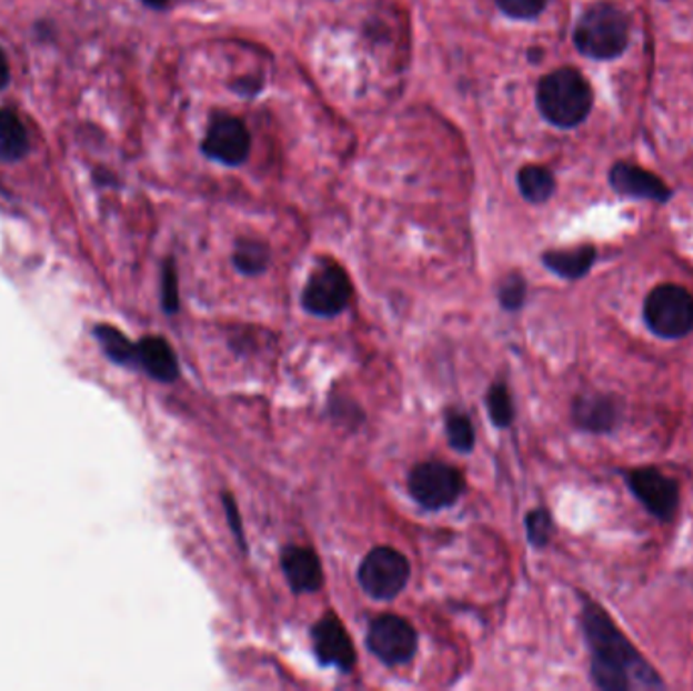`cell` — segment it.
Here are the masks:
<instances>
[{"mask_svg": "<svg viewBox=\"0 0 693 691\" xmlns=\"http://www.w3.org/2000/svg\"><path fill=\"white\" fill-rule=\"evenodd\" d=\"M584 634L592 651V680L606 691L661 690L655 669L639 655L635 647L626 641L611 617L599 604L586 602L582 612Z\"/></svg>", "mask_w": 693, "mask_h": 691, "instance_id": "1", "label": "cell"}, {"mask_svg": "<svg viewBox=\"0 0 693 691\" xmlns=\"http://www.w3.org/2000/svg\"><path fill=\"white\" fill-rule=\"evenodd\" d=\"M538 108L554 127H578L592 108L589 81L570 68L552 71L538 86Z\"/></svg>", "mask_w": 693, "mask_h": 691, "instance_id": "2", "label": "cell"}, {"mask_svg": "<svg viewBox=\"0 0 693 691\" xmlns=\"http://www.w3.org/2000/svg\"><path fill=\"white\" fill-rule=\"evenodd\" d=\"M574 43L586 58H619L629 46V21L624 12L606 2L590 7L574 29Z\"/></svg>", "mask_w": 693, "mask_h": 691, "instance_id": "3", "label": "cell"}, {"mask_svg": "<svg viewBox=\"0 0 693 691\" xmlns=\"http://www.w3.org/2000/svg\"><path fill=\"white\" fill-rule=\"evenodd\" d=\"M643 317L661 339H683L693 331V297L677 284H661L649 292Z\"/></svg>", "mask_w": 693, "mask_h": 691, "instance_id": "4", "label": "cell"}, {"mask_svg": "<svg viewBox=\"0 0 693 691\" xmlns=\"http://www.w3.org/2000/svg\"><path fill=\"white\" fill-rule=\"evenodd\" d=\"M410 493L416 499L422 508L430 511L451 508L452 503L459 501V497L464 491L462 474L444 462L430 461L420 462L408 479Z\"/></svg>", "mask_w": 693, "mask_h": 691, "instance_id": "5", "label": "cell"}, {"mask_svg": "<svg viewBox=\"0 0 693 691\" xmlns=\"http://www.w3.org/2000/svg\"><path fill=\"white\" fill-rule=\"evenodd\" d=\"M410 578V564L393 548H375L359 565V584L371 599L392 600L404 590Z\"/></svg>", "mask_w": 693, "mask_h": 691, "instance_id": "6", "label": "cell"}, {"mask_svg": "<svg viewBox=\"0 0 693 691\" xmlns=\"http://www.w3.org/2000/svg\"><path fill=\"white\" fill-rule=\"evenodd\" d=\"M353 297L351 280L341 266L324 264L312 272L302 290V307L317 317H337Z\"/></svg>", "mask_w": 693, "mask_h": 691, "instance_id": "7", "label": "cell"}, {"mask_svg": "<svg viewBox=\"0 0 693 691\" xmlns=\"http://www.w3.org/2000/svg\"><path fill=\"white\" fill-rule=\"evenodd\" d=\"M368 647L385 665H404L416 653V631L402 617L382 614L371 621Z\"/></svg>", "mask_w": 693, "mask_h": 691, "instance_id": "8", "label": "cell"}, {"mask_svg": "<svg viewBox=\"0 0 693 691\" xmlns=\"http://www.w3.org/2000/svg\"><path fill=\"white\" fill-rule=\"evenodd\" d=\"M626 484L651 515L671 521L680 508V487L657 469H635L626 473Z\"/></svg>", "mask_w": 693, "mask_h": 691, "instance_id": "9", "label": "cell"}, {"mask_svg": "<svg viewBox=\"0 0 693 691\" xmlns=\"http://www.w3.org/2000/svg\"><path fill=\"white\" fill-rule=\"evenodd\" d=\"M250 144H252V139H250L248 128L243 127V122H240L238 118L220 116L211 122L201 149L213 161H220L223 164H240L248 159Z\"/></svg>", "mask_w": 693, "mask_h": 691, "instance_id": "10", "label": "cell"}, {"mask_svg": "<svg viewBox=\"0 0 693 691\" xmlns=\"http://www.w3.org/2000/svg\"><path fill=\"white\" fill-rule=\"evenodd\" d=\"M312 643L323 665H331L339 671H351L355 665V647L335 614H327L312 627Z\"/></svg>", "mask_w": 693, "mask_h": 691, "instance_id": "11", "label": "cell"}, {"mask_svg": "<svg viewBox=\"0 0 693 691\" xmlns=\"http://www.w3.org/2000/svg\"><path fill=\"white\" fill-rule=\"evenodd\" d=\"M574 424L584 432L606 434L613 432L621 420V403L613 395L586 393L576 398L572 405Z\"/></svg>", "mask_w": 693, "mask_h": 691, "instance_id": "12", "label": "cell"}, {"mask_svg": "<svg viewBox=\"0 0 693 691\" xmlns=\"http://www.w3.org/2000/svg\"><path fill=\"white\" fill-rule=\"evenodd\" d=\"M611 184L621 196L635 197V199H651V201L663 203L671 197L667 184L663 183L659 177L626 162L614 164L611 171Z\"/></svg>", "mask_w": 693, "mask_h": 691, "instance_id": "13", "label": "cell"}, {"mask_svg": "<svg viewBox=\"0 0 693 691\" xmlns=\"http://www.w3.org/2000/svg\"><path fill=\"white\" fill-rule=\"evenodd\" d=\"M282 570L297 594L317 592L323 587V565L317 553L301 545H289L282 552Z\"/></svg>", "mask_w": 693, "mask_h": 691, "instance_id": "14", "label": "cell"}, {"mask_svg": "<svg viewBox=\"0 0 693 691\" xmlns=\"http://www.w3.org/2000/svg\"><path fill=\"white\" fill-rule=\"evenodd\" d=\"M137 365L162 383H171L179 378V363L173 349L161 337H144L140 341L137 345Z\"/></svg>", "mask_w": 693, "mask_h": 691, "instance_id": "15", "label": "cell"}, {"mask_svg": "<svg viewBox=\"0 0 693 691\" xmlns=\"http://www.w3.org/2000/svg\"><path fill=\"white\" fill-rule=\"evenodd\" d=\"M29 149L31 140L21 116L11 108H0V161H23Z\"/></svg>", "mask_w": 693, "mask_h": 691, "instance_id": "16", "label": "cell"}, {"mask_svg": "<svg viewBox=\"0 0 693 691\" xmlns=\"http://www.w3.org/2000/svg\"><path fill=\"white\" fill-rule=\"evenodd\" d=\"M596 260V250L592 246H580L574 250H555L543 254V264L558 277L578 280L586 277Z\"/></svg>", "mask_w": 693, "mask_h": 691, "instance_id": "17", "label": "cell"}, {"mask_svg": "<svg viewBox=\"0 0 693 691\" xmlns=\"http://www.w3.org/2000/svg\"><path fill=\"white\" fill-rule=\"evenodd\" d=\"M518 184H520L521 196L532 203H543L554 196V174L538 164L523 167L518 174Z\"/></svg>", "mask_w": 693, "mask_h": 691, "instance_id": "18", "label": "cell"}, {"mask_svg": "<svg viewBox=\"0 0 693 691\" xmlns=\"http://www.w3.org/2000/svg\"><path fill=\"white\" fill-rule=\"evenodd\" d=\"M93 333L98 337L106 355L112 361L122 363V365H137V345L130 343L118 329L108 327V324H100V327H96Z\"/></svg>", "mask_w": 693, "mask_h": 691, "instance_id": "19", "label": "cell"}, {"mask_svg": "<svg viewBox=\"0 0 693 691\" xmlns=\"http://www.w3.org/2000/svg\"><path fill=\"white\" fill-rule=\"evenodd\" d=\"M270 262V250L267 243L258 242V240H240L235 243V252H233V264L248 277L262 274Z\"/></svg>", "mask_w": 693, "mask_h": 691, "instance_id": "20", "label": "cell"}, {"mask_svg": "<svg viewBox=\"0 0 693 691\" xmlns=\"http://www.w3.org/2000/svg\"><path fill=\"white\" fill-rule=\"evenodd\" d=\"M486 410H489L491 420H493L499 428L511 427L515 410H513V402H511L508 388H505L503 383L491 385V390L486 393Z\"/></svg>", "mask_w": 693, "mask_h": 691, "instance_id": "21", "label": "cell"}, {"mask_svg": "<svg viewBox=\"0 0 693 691\" xmlns=\"http://www.w3.org/2000/svg\"><path fill=\"white\" fill-rule=\"evenodd\" d=\"M446 437L454 450L471 452L474 447V430L471 420L464 414H451L446 418Z\"/></svg>", "mask_w": 693, "mask_h": 691, "instance_id": "22", "label": "cell"}, {"mask_svg": "<svg viewBox=\"0 0 693 691\" xmlns=\"http://www.w3.org/2000/svg\"><path fill=\"white\" fill-rule=\"evenodd\" d=\"M552 515L545 509H533L532 513L525 519V530H528V540L535 548H545L550 538H552Z\"/></svg>", "mask_w": 693, "mask_h": 691, "instance_id": "23", "label": "cell"}, {"mask_svg": "<svg viewBox=\"0 0 693 691\" xmlns=\"http://www.w3.org/2000/svg\"><path fill=\"white\" fill-rule=\"evenodd\" d=\"M525 294H528V284L520 274H511L501 282L499 300L505 311H520L525 302Z\"/></svg>", "mask_w": 693, "mask_h": 691, "instance_id": "24", "label": "cell"}, {"mask_svg": "<svg viewBox=\"0 0 693 691\" xmlns=\"http://www.w3.org/2000/svg\"><path fill=\"white\" fill-rule=\"evenodd\" d=\"M498 7L513 19H535L548 7V0H498Z\"/></svg>", "mask_w": 693, "mask_h": 691, "instance_id": "25", "label": "cell"}, {"mask_svg": "<svg viewBox=\"0 0 693 691\" xmlns=\"http://www.w3.org/2000/svg\"><path fill=\"white\" fill-rule=\"evenodd\" d=\"M162 309L167 312L179 311V289H177V272L174 264L169 260L162 270Z\"/></svg>", "mask_w": 693, "mask_h": 691, "instance_id": "26", "label": "cell"}, {"mask_svg": "<svg viewBox=\"0 0 693 691\" xmlns=\"http://www.w3.org/2000/svg\"><path fill=\"white\" fill-rule=\"evenodd\" d=\"M223 505H225V511H228L231 531L238 535V540H240L243 548L242 521H240V511H238V505H235V499L231 495H223Z\"/></svg>", "mask_w": 693, "mask_h": 691, "instance_id": "27", "label": "cell"}, {"mask_svg": "<svg viewBox=\"0 0 693 691\" xmlns=\"http://www.w3.org/2000/svg\"><path fill=\"white\" fill-rule=\"evenodd\" d=\"M9 81H11V66H9L7 53L0 49V90H4Z\"/></svg>", "mask_w": 693, "mask_h": 691, "instance_id": "28", "label": "cell"}, {"mask_svg": "<svg viewBox=\"0 0 693 691\" xmlns=\"http://www.w3.org/2000/svg\"><path fill=\"white\" fill-rule=\"evenodd\" d=\"M238 92L243 93V96H252V93L258 92L260 90V81L258 80H240L235 86H233Z\"/></svg>", "mask_w": 693, "mask_h": 691, "instance_id": "29", "label": "cell"}, {"mask_svg": "<svg viewBox=\"0 0 693 691\" xmlns=\"http://www.w3.org/2000/svg\"><path fill=\"white\" fill-rule=\"evenodd\" d=\"M147 7H151V9H164L167 4H169V0H142Z\"/></svg>", "mask_w": 693, "mask_h": 691, "instance_id": "30", "label": "cell"}]
</instances>
